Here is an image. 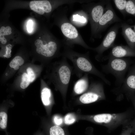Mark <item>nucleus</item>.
<instances>
[{
  "label": "nucleus",
  "mask_w": 135,
  "mask_h": 135,
  "mask_svg": "<svg viewBox=\"0 0 135 135\" xmlns=\"http://www.w3.org/2000/svg\"><path fill=\"white\" fill-rule=\"evenodd\" d=\"M61 56L70 60L73 65V74L80 78L83 74H91L100 78L106 84L110 85V81L104 74L93 64L89 57V52L84 54L78 52L67 46H64Z\"/></svg>",
  "instance_id": "obj_1"
},
{
  "label": "nucleus",
  "mask_w": 135,
  "mask_h": 135,
  "mask_svg": "<svg viewBox=\"0 0 135 135\" xmlns=\"http://www.w3.org/2000/svg\"><path fill=\"white\" fill-rule=\"evenodd\" d=\"M61 7L58 19V26L63 36L64 39L62 40L63 46L72 48L74 44H77L86 49L93 50L94 48L86 44L76 28L68 18V8Z\"/></svg>",
  "instance_id": "obj_2"
},
{
  "label": "nucleus",
  "mask_w": 135,
  "mask_h": 135,
  "mask_svg": "<svg viewBox=\"0 0 135 135\" xmlns=\"http://www.w3.org/2000/svg\"><path fill=\"white\" fill-rule=\"evenodd\" d=\"M73 71V68L69 64L67 58L62 57L60 61L54 64L50 75L51 79L60 92L64 99L66 98Z\"/></svg>",
  "instance_id": "obj_3"
},
{
  "label": "nucleus",
  "mask_w": 135,
  "mask_h": 135,
  "mask_svg": "<svg viewBox=\"0 0 135 135\" xmlns=\"http://www.w3.org/2000/svg\"><path fill=\"white\" fill-rule=\"evenodd\" d=\"M132 112L117 114L103 113L86 116L85 119L102 125L111 131L131 120Z\"/></svg>",
  "instance_id": "obj_4"
},
{
  "label": "nucleus",
  "mask_w": 135,
  "mask_h": 135,
  "mask_svg": "<svg viewBox=\"0 0 135 135\" xmlns=\"http://www.w3.org/2000/svg\"><path fill=\"white\" fill-rule=\"evenodd\" d=\"M108 63L102 66V70L106 74H110L116 79L115 84L119 88L123 83L126 72L133 63L130 59L124 58H110Z\"/></svg>",
  "instance_id": "obj_5"
},
{
  "label": "nucleus",
  "mask_w": 135,
  "mask_h": 135,
  "mask_svg": "<svg viewBox=\"0 0 135 135\" xmlns=\"http://www.w3.org/2000/svg\"><path fill=\"white\" fill-rule=\"evenodd\" d=\"M108 0H101L94 4H88L86 13L90 21L91 30L90 39L96 38V32L100 19L104 12Z\"/></svg>",
  "instance_id": "obj_6"
},
{
  "label": "nucleus",
  "mask_w": 135,
  "mask_h": 135,
  "mask_svg": "<svg viewBox=\"0 0 135 135\" xmlns=\"http://www.w3.org/2000/svg\"><path fill=\"white\" fill-rule=\"evenodd\" d=\"M106 98L102 84L99 82H93L88 90L78 98L77 100L80 103L88 104Z\"/></svg>",
  "instance_id": "obj_7"
},
{
  "label": "nucleus",
  "mask_w": 135,
  "mask_h": 135,
  "mask_svg": "<svg viewBox=\"0 0 135 135\" xmlns=\"http://www.w3.org/2000/svg\"><path fill=\"white\" fill-rule=\"evenodd\" d=\"M34 44L36 47L37 52L45 57H52L56 54L61 56V52H60V50L63 46L62 40L56 41L50 40L44 44L42 40L38 39L35 41Z\"/></svg>",
  "instance_id": "obj_8"
},
{
  "label": "nucleus",
  "mask_w": 135,
  "mask_h": 135,
  "mask_svg": "<svg viewBox=\"0 0 135 135\" xmlns=\"http://www.w3.org/2000/svg\"><path fill=\"white\" fill-rule=\"evenodd\" d=\"M121 27V23H117L109 30L102 42L98 46L94 48L93 50L97 54L95 59L98 61H102L103 54L106 50L114 45L118 30Z\"/></svg>",
  "instance_id": "obj_9"
},
{
  "label": "nucleus",
  "mask_w": 135,
  "mask_h": 135,
  "mask_svg": "<svg viewBox=\"0 0 135 135\" xmlns=\"http://www.w3.org/2000/svg\"><path fill=\"white\" fill-rule=\"evenodd\" d=\"M122 20L116 14L110 1L108 0L104 13L100 19L96 32V38L100 37V34L110 25L115 22H120Z\"/></svg>",
  "instance_id": "obj_10"
},
{
  "label": "nucleus",
  "mask_w": 135,
  "mask_h": 135,
  "mask_svg": "<svg viewBox=\"0 0 135 135\" xmlns=\"http://www.w3.org/2000/svg\"><path fill=\"white\" fill-rule=\"evenodd\" d=\"M128 71L123 83L116 89L120 95L125 94L128 98L135 93V62L130 66Z\"/></svg>",
  "instance_id": "obj_11"
},
{
  "label": "nucleus",
  "mask_w": 135,
  "mask_h": 135,
  "mask_svg": "<svg viewBox=\"0 0 135 135\" xmlns=\"http://www.w3.org/2000/svg\"><path fill=\"white\" fill-rule=\"evenodd\" d=\"M128 56H135V51L128 46L122 45L113 47L110 54L103 57L102 61L110 58H123Z\"/></svg>",
  "instance_id": "obj_12"
},
{
  "label": "nucleus",
  "mask_w": 135,
  "mask_h": 135,
  "mask_svg": "<svg viewBox=\"0 0 135 135\" xmlns=\"http://www.w3.org/2000/svg\"><path fill=\"white\" fill-rule=\"evenodd\" d=\"M29 6L31 10L41 15L45 13H49L52 9L51 3L48 0L32 1L30 3Z\"/></svg>",
  "instance_id": "obj_13"
},
{
  "label": "nucleus",
  "mask_w": 135,
  "mask_h": 135,
  "mask_svg": "<svg viewBox=\"0 0 135 135\" xmlns=\"http://www.w3.org/2000/svg\"><path fill=\"white\" fill-rule=\"evenodd\" d=\"M88 74H85L77 80L74 84L73 94L74 96L82 94L89 87Z\"/></svg>",
  "instance_id": "obj_14"
},
{
  "label": "nucleus",
  "mask_w": 135,
  "mask_h": 135,
  "mask_svg": "<svg viewBox=\"0 0 135 135\" xmlns=\"http://www.w3.org/2000/svg\"><path fill=\"white\" fill-rule=\"evenodd\" d=\"M122 34L130 47L134 50L135 48V32L126 23H121Z\"/></svg>",
  "instance_id": "obj_15"
},
{
  "label": "nucleus",
  "mask_w": 135,
  "mask_h": 135,
  "mask_svg": "<svg viewBox=\"0 0 135 135\" xmlns=\"http://www.w3.org/2000/svg\"><path fill=\"white\" fill-rule=\"evenodd\" d=\"M83 12V11L82 14L81 12L80 13L78 12L72 15V20L73 24L74 23L77 26H84L87 24L88 20V16L84 11Z\"/></svg>",
  "instance_id": "obj_16"
},
{
  "label": "nucleus",
  "mask_w": 135,
  "mask_h": 135,
  "mask_svg": "<svg viewBox=\"0 0 135 135\" xmlns=\"http://www.w3.org/2000/svg\"><path fill=\"white\" fill-rule=\"evenodd\" d=\"M120 135H135V122L131 120L122 125Z\"/></svg>",
  "instance_id": "obj_17"
},
{
  "label": "nucleus",
  "mask_w": 135,
  "mask_h": 135,
  "mask_svg": "<svg viewBox=\"0 0 135 135\" xmlns=\"http://www.w3.org/2000/svg\"><path fill=\"white\" fill-rule=\"evenodd\" d=\"M52 94L50 89L47 87H44L41 92V98L42 102L46 106H49L51 103Z\"/></svg>",
  "instance_id": "obj_18"
},
{
  "label": "nucleus",
  "mask_w": 135,
  "mask_h": 135,
  "mask_svg": "<svg viewBox=\"0 0 135 135\" xmlns=\"http://www.w3.org/2000/svg\"><path fill=\"white\" fill-rule=\"evenodd\" d=\"M48 135H69L64 128L57 125L50 128L48 131Z\"/></svg>",
  "instance_id": "obj_19"
},
{
  "label": "nucleus",
  "mask_w": 135,
  "mask_h": 135,
  "mask_svg": "<svg viewBox=\"0 0 135 135\" xmlns=\"http://www.w3.org/2000/svg\"><path fill=\"white\" fill-rule=\"evenodd\" d=\"M116 8L124 16L125 12L127 1L126 0H113Z\"/></svg>",
  "instance_id": "obj_20"
},
{
  "label": "nucleus",
  "mask_w": 135,
  "mask_h": 135,
  "mask_svg": "<svg viewBox=\"0 0 135 135\" xmlns=\"http://www.w3.org/2000/svg\"><path fill=\"white\" fill-rule=\"evenodd\" d=\"M30 82V80L27 73H24L22 76L20 87L23 89H25L28 86Z\"/></svg>",
  "instance_id": "obj_21"
},
{
  "label": "nucleus",
  "mask_w": 135,
  "mask_h": 135,
  "mask_svg": "<svg viewBox=\"0 0 135 135\" xmlns=\"http://www.w3.org/2000/svg\"><path fill=\"white\" fill-rule=\"evenodd\" d=\"M126 11L127 13L132 14H135V3L131 0L127 1Z\"/></svg>",
  "instance_id": "obj_22"
},
{
  "label": "nucleus",
  "mask_w": 135,
  "mask_h": 135,
  "mask_svg": "<svg viewBox=\"0 0 135 135\" xmlns=\"http://www.w3.org/2000/svg\"><path fill=\"white\" fill-rule=\"evenodd\" d=\"M7 115L4 112L0 113V127L2 129H6L7 126Z\"/></svg>",
  "instance_id": "obj_23"
},
{
  "label": "nucleus",
  "mask_w": 135,
  "mask_h": 135,
  "mask_svg": "<svg viewBox=\"0 0 135 135\" xmlns=\"http://www.w3.org/2000/svg\"><path fill=\"white\" fill-rule=\"evenodd\" d=\"M76 118L73 114L69 113L65 116L64 122L66 124L70 125L76 121Z\"/></svg>",
  "instance_id": "obj_24"
},
{
  "label": "nucleus",
  "mask_w": 135,
  "mask_h": 135,
  "mask_svg": "<svg viewBox=\"0 0 135 135\" xmlns=\"http://www.w3.org/2000/svg\"><path fill=\"white\" fill-rule=\"evenodd\" d=\"M27 74L31 82H33L36 78L35 74L32 69L30 68H28L27 70Z\"/></svg>",
  "instance_id": "obj_25"
},
{
  "label": "nucleus",
  "mask_w": 135,
  "mask_h": 135,
  "mask_svg": "<svg viewBox=\"0 0 135 135\" xmlns=\"http://www.w3.org/2000/svg\"><path fill=\"white\" fill-rule=\"evenodd\" d=\"M13 59L19 66L22 65L24 62V59L20 56H17L14 58Z\"/></svg>",
  "instance_id": "obj_26"
},
{
  "label": "nucleus",
  "mask_w": 135,
  "mask_h": 135,
  "mask_svg": "<svg viewBox=\"0 0 135 135\" xmlns=\"http://www.w3.org/2000/svg\"><path fill=\"white\" fill-rule=\"evenodd\" d=\"M54 121L56 125L59 126L62 123L63 120L62 118L58 116H55L54 118Z\"/></svg>",
  "instance_id": "obj_27"
},
{
  "label": "nucleus",
  "mask_w": 135,
  "mask_h": 135,
  "mask_svg": "<svg viewBox=\"0 0 135 135\" xmlns=\"http://www.w3.org/2000/svg\"><path fill=\"white\" fill-rule=\"evenodd\" d=\"M12 29L11 27L9 26H7L6 27V28L4 31L2 32L0 34L4 36L9 35L12 33Z\"/></svg>",
  "instance_id": "obj_28"
},
{
  "label": "nucleus",
  "mask_w": 135,
  "mask_h": 135,
  "mask_svg": "<svg viewBox=\"0 0 135 135\" xmlns=\"http://www.w3.org/2000/svg\"><path fill=\"white\" fill-rule=\"evenodd\" d=\"M128 98L131 100L134 107L135 112V116L134 120L135 122V93L130 96Z\"/></svg>",
  "instance_id": "obj_29"
},
{
  "label": "nucleus",
  "mask_w": 135,
  "mask_h": 135,
  "mask_svg": "<svg viewBox=\"0 0 135 135\" xmlns=\"http://www.w3.org/2000/svg\"><path fill=\"white\" fill-rule=\"evenodd\" d=\"M32 20H29L27 26V30L30 32H31L32 30Z\"/></svg>",
  "instance_id": "obj_30"
},
{
  "label": "nucleus",
  "mask_w": 135,
  "mask_h": 135,
  "mask_svg": "<svg viewBox=\"0 0 135 135\" xmlns=\"http://www.w3.org/2000/svg\"><path fill=\"white\" fill-rule=\"evenodd\" d=\"M0 41L1 43L3 44H4L6 43L7 40L4 35L0 34Z\"/></svg>",
  "instance_id": "obj_31"
},
{
  "label": "nucleus",
  "mask_w": 135,
  "mask_h": 135,
  "mask_svg": "<svg viewBox=\"0 0 135 135\" xmlns=\"http://www.w3.org/2000/svg\"><path fill=\"white\" fill-rule=\"evenodd\" d=\"M92 132H89L88 133V135H94Z\"/></svg>",
  "instance_id": "obj_32"
},
{
  "label": "nucleus",
  "mask_w": 135,
  "mask_h": 135,
  "mask_svg": "<svg viewBox=\"0 0 135 135\" xmlns=\"http://www.w3.org/2000/svg\"><path fill=\"white\" fill-rule=\"evenodd\" d=\"M134 30H135V26H134Z\"/></svg>",
  "instance_id": "obj_33"
}]
</instances>
